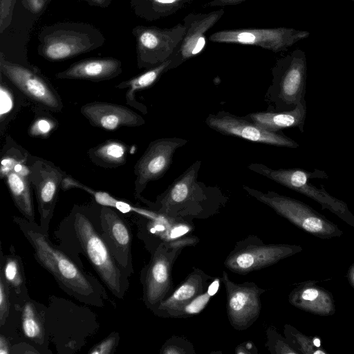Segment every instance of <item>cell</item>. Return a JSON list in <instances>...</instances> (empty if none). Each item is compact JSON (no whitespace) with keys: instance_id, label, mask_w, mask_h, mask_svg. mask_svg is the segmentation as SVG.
Wrapping results in <instances>:
<instances>
[{"instance_id":"obj_1","label":"cell","mask_w":354,"mask_h":354,"mask_svg":"<svg viewBox=\"0 0 354 354\" xmlns=\"http://www.w3.org/2000/svg\"><path fill=\"white\" fill-rule=\"evenodd\" d=\"M201 166V160L194 162L155 202L147 205L158 214L176 221L206 218L217 213L227 198L218 187L198 180Z\"/></svg>"},{"instance_id":"obj_2","label":"cell","mask_w":354,"mask_h":354,"mask_svg":"<svg viewBox=\"0 0 354 354\" xmlns=\"http://www.w3.org/2000/svg\"><path fill=\"white\" fill-rule=\"evenodd\" d=\"M13 221L31 245L36 261L53 276L65 292L82 302L101 306L99 291L92 279L50 241L40 226L17 216H13Z\"/></svg>"},{"instance_id":"obj_3","label":"cell","mask_w":354,"mask_h":354,"mask_svg":"<svg viewBox=\"0 0 354 354\" xmlns=\"http://www.w3.org/2000/svg\"><path fill=\"white\" fill-rule=\"evenodd\" d=\"M73 230L80 248L109 290L123 299L129 287V273L122 268L93 223L83 214L77 212Z\"/></svg>"},{"instance_id":"obj_4","label":"cell","mask_w":354,"mask_h":354,"mask_svg":"<svg viewBox=\"0 0 354 354\" xmlns=\"http://www.w3.org/2000/svg\"><path fill=\"white\" fill-rule=\"evenodd\" d=\"M272 75V83L264 97L267 111L292 110L305 100L307 62L303 50L295 49L277 59Z\"/></svg>"},{"instance_id":"obj_5","label":"cell","mask_w":354,"mask_h":354,"mask_svg":"<svg viewBox=\"0 0 354 354\" xmlns=\"http://www.w3.org/2000/svg\"><path fill=\"white\" fill-rule=\"evenodd\" d=\"M248 168L292 191L301 194L318 203L322 209H327L335 214L347 224L354 227V215L347 204L330 195L322 185L317 187L310 182L311 178H328V174L316 169L309 171L298 168L272 169L263 163H251Z\"/></svg>"},{"instance_id":"obj_6","label":"cell","mask_w":354,"mask_h":354,"mask_svg":"<svg viewBox=\"0 0 354 354\" xmlns=\"http://www.w3.org/2000/svg\"><path fill=\"white\" fill-rule=\"evenodd\" d=\"M104 41L101 32L91 25L59 23L41 32L38 51L48 60L60 61L94 50Z\"/></svg>"},{"instance_id":"obj_7","label":"cell","mask_w":354,"mask_h":354,"mask_svg":"<svg viewBox=\"0 0 354 354\" xmlns=\"http://www.w3.org/2000/svg\"><path fill=\"white\" fill-rule=\"evenodd\" d=\"M243 189L303 231L319 239L340 237L343 232L333 222L308 205L273 191L262 192L247 185Z\"/></svg>"},{"instance_id":"obj_8","label":"cell","mask_w":354,"mask_h":354,"mask_svg":"<svg viewBox=\"0 0 354 354\" xmlns=\"http://www.w3.org/2000/svg\"><path fill=\"white\" fill-rule=\"evenodd\" d=\"M197 237H183L159 243L142 269L143 301L153 313L172 289L171 270L182 250L195 244Z\"/></svg>"},{"instance_id":"obj_9","label":"cell","mask_w":354,"mask_h":354,"mask_svg":"<svg viewBox=\"0 0 354 354\" xmlns=\"http://www.w3.org/2000/svg\"><path fill=\"white\" fill-rule=\"evenodd\" d=\"M301 246L288 243H265L254 235L236 243L224 261V266L232 272L246 274L271 266L301 251Z\"/></svg>"},{"instance_id":"obj_10","label":"cell","mask_w":354,"mask_h":354,"mask_svg":"<svg viewBox=\"0 0 354 354\" xmlns=\"http://www.w3.org/2000/svg\"><path fill=\"white\" fill-rule=\"evenodd\" d=\"M185 32L180 23L171 28L135 27L138 67L149 69L168 59L178 51Z\"/></svg>"},{"instance_id":"obj_11","label":"cell","mask_w":354,"mask_h":354,"mask_svg":"<svg viewBox=\"0 0 354 354\" xmlns=\"http://www.w3.org/2000/svg\"><path fill=\"white\" fill-rule=\"evenodd\" d=\"M309 35L308 31L288 27L246 28L218 30L210 35L208 39L214 43L255 46L279 53Z\"/></svg>"},{"instance_id":"obj_12","label":"cell","mask_w":354,"mask_h":354,"mask_svg":"<svg viewBox=\"0 0 354 354\" xmlns=\"http://www.w3.org/2000/svg\"><path fill=\"white\" fill-rule=\"evenodd\" d=\"M221 281L225 288L227 314L230 325L237 330L248 328L259 317L261 295L266 290L254 282L234 283L225 271L223 272Z\"/></svg>"},{"instance_id":"obj_13","label":"cell","mask_w":354,"mask_h":354,"mask_svg":"<svg viewBox=\"0 0 354 354\" xmlns=\"http://www.w3.org/2000/svg\"><path fill=\"white\" fill-rule=\"evenodd\" d=\"M187 142L184 138L172 137L159 138L150 142L134 167L136 198L145 204L148 203L149 201L142 197L141 193L149 182L158 180L165 175L176 150Z\"/></svg>"},{"instance_id":"obj_14","label":"cell","mask_w":354,"mask_h":354,"mask_svg":"<svg viewBox=\"0 0 354 354\" xmlns=\"http://www.w3.org/2000/svg\"><path fill=\"white\" fill-rule=\"evenodd\" d=\"M205 124L222 134L238 137L253 142L297 148L299 144L281 131L266 130L245 117H239L224 111L209 114Z\"/></svg>"},{"instance_id":"obj_15","label":"cell","mask_w":354,"mask_h":354,"mask_svg":"<svg viewBox=\"0 0 354 354\" xmlns=\"http://www.w3.org/2000/svg\"><path fill=\"white\" fill-rule=\"evenodd\" d=\"M64 177V173L54 164L40 158L35 160L29 167L28 179L36 196L40 216L39 226L48 236L58 191Z\"/></svg>"},{"instance_id":"obj_16","label":"cell","mask_w":354,"mask_h":354,"mask_svg":"<svg viewBox=\"0 0 354 354\" xmlns=\"http://www.w3.org/2000/svg\"><path fill=\"white\" fill-rule=\"evenodd\" d=\"M0 71L10 82L31 100L52 111H60L62 100L48 81L32 70L10 62L1 53Z\"/></svg>"},{"instance_id":"obj_17","label":"cell","mask_w":354,"mask_h":354,"mask_svg":"<svg viewBox=\"0 0 354 354\" xmlns=\"http://www.w3.org/2000/svg\"><path fill=\"white\" fill-rule=\"evenodd\" d=\"M100 234L113 256L129 274L133 273L131 242L132 235L127 223L110 207L100 211Z\"/></svg>"},{"instance_id":"obj_18","label":"cell","mask_w":354,"mask_h":354,"mask_svg":"<svg viewBox=\"0 0 354 354\" xmlns=\"http://www.w3.org/2000/svg\"><path fill=\"white\" fill-rule=\"evenodd\" d=\"M212 279L203 270L194 268L186 279L159 304L154 313L162 317L180 318L183 310L207 291Z\"/></svg>"},{"instance_id":"obj_19","label":"cell","mask_w":354,"mask_h":354,"mask_svg":"<svg viewBox=\"0 0 354 354\" xmlns=\"http://www.w3.org/2000/svg\"><path fill=\"white\" fill-rule=\"evenodd\" d=\"M81 113L93 126L108 131L122 127H138L145 122L141 115L131 109L109 102L87 103L82 106Z\"/></svg>"},{"instance_id":"obj_20","label":"cell","mask_w":354,"mask_h":354,"mask_svg":"<svg viewBox=\"0 0 354 354\" xmlns=\"http://www.w3.org/2000/svg\"><path fill=\"white\" fill-rule=\"evenodd\" d=\"M223 8L207 13H189L183 19L185 32L178 54L182 62L197 56L206 44V33L223 17Z\"/></svg>"},{"instance_id":"obj_21","label":"cell","mask_w":354,"mask_h":354,"mask_svg":"<svg viewBox=\"0 0 354 354\" xmlns=\"http://www.w3.org/2000/svg\"><path fill=\"white\" fill-rule=\"evenodd\" d=\"M288 301L301 310L319 316H331L336 310L333 294L311 280L297 285L290 292Z\"/></svg>"},{"instance_id":"obj_22","label":"cell","mask_w":354,"mask_h":354,"mask_svg":"<svg viewBox=\"0 0 354 354\" xmlns=\"http://www.w3.org/2000/svg\"><path fill=\"white\" fill-rule=\"evenodd\" d=\"M122 73V63L112 58H92L74 63L56 75L57 79L86 80L93 82L112 79Z\"/></svg>"},{"instance_id":"obj_23","label":"cell","mask_w":354,"mask_h":354,"mask_svg":"<svg viewBox=\"0 0 354 354\" xmlns=\"http://www.w3.org/2000/svg\"><path fill=\"white\" fill-rule=\"evenodd\" d=\"M306 110L305 100L299 102L292 110L255 112L249 113L244 117L269 131L278 132L284 128L296 127L303 133L304 131Z\"/></svg>"},{"instance_id":"obj_24","label":"cell","mask_w":354,"mask_h":354,"mask_svg":"<svg viewBox=\"0 0 354 354\" xmlns=\"http://www.w3.org/2000/svg\"><path fill=\"white\" fill-rule=\"evenodd\" d=\"M183 64L178 52L162 63L148 69L145 73L118 84L117 88H128L125 94L127 103L143 113L147 112L146 106L135 99V93L147 88L156 82L167 71L177 68Z\"/></svg>"},{"instance_id":"obj_25","label":"cell","mask_w":354,"mask_h":354,"mask_svg":"<svg viewBox=\"0 0 354 354\" xmlns=\"http://www.w3.org/2000/svg\"><path fill=\"white\" fill-rule=\"evenodd\" d=\"M1 260L0 277L6 284L10 297L14 299L15 307L19 309L28 300L22 260L13 248L11 253L6 256H3L1 252Z\"/></svg>"},{"instance_id":"obj_26","label":"cell","mask_w":354,"mask_h":354,"mask_svg":"<svg viewBox=\"0 0 354 354\" xmlns=\"http://www.w3.org/2000/svg\"><path fill=\"white\" fill-rule=\"evenodd\" d=\"M194 0H131V7L139 17L149 21L169 17Z\"/></svg>"},{"instance_id":"obj_27","label":"cell","mask_w":354,"mask_h":354,"mask_svg":"<svg viewBox=\"0 0 354 354\" xmlns=\"http://www.w3.org/2000/svg\"><path fill=\"white\" fill-rule=\"evenodd\" d=\"M7 184L15 206L23 217L35 221V212L30 189L28 176L15 171H9L6 174Z\"/></svg>"},{"instance_id":"obj_28","label":"cell","mask_w":354,"mask_h":354,"mask_svg":"<svg viewBox=\"0 0 354 354\" xmlns=\"http://www.w3.org/2000/svg\"><path fill=\"white\" fill-rule=\"evenodd\" d=\"M62 187L65 189L71 187H77L84 189V191L92 195L95 201L100 205H102V206L115 208L116 209L124 214L135 212L144 216L148 217L149 218H155L158 216V214L153 211L150 212L133 207L128 203L116 199L115 198L113 197L106 192L93 190L86 187V185L76 181L75 179L69 177L64 178L62 181Z\"/></svg>"},{"instance_id":"obj_29","label":"cell","mask_w":354,"mask_h":354,"mask_svg":"<svg viewBox=\"0 0 354 354\" xmlns=\"http://www.w3.org/2000/svg\"><path fill=\"white\" fill-rule=\"evenodd\" d=\"M88 154L95 164L108 167H118L125 162L127 147L120 142L110 140L91 149Z\"/></svg>"},{"instance_id":"obj_30","label":"cell","mask_w":354,"mask_h":354,"mask_svg":"<svg viewBox=\"0 0 354 354\" xmlns=\"http://www.w3.org/2000/svg\"><path fill=\"white\" fill-rule=\"evenodd\" d=\"M283 334L289 344L299 354H327L322 347L321 339L308 336L290 324H285Z\"/></svg>"},{"instance_id":"obj_31","label":"cell","mask_w":354,"mask_h":354,"mask_svg":"<svg viewBox=\"0 0 354 354\" xmlns=\"http://www.w3.org/2000/svg\"><path fill=\"white\" fill-rule=\"evenodd\" d=\"M21 328L25 336L37 344L45 343L44 328L39 313L30 300H26L21 307Z\"/></svg>"},{"instance_id":"obj_32","label":"cell","mask_w":354,"mask_h":354,"mask_svg":"<svg viewBox=\"0 0 354 354\" xmlns=\"http://www.w3.org/2000/svg\"><path fill=\"white\" fill-rule=\"evenodd\" d=\"M266 346L272 354H299L272 326L266 329Z\"/></svg>"},{"instance_id":"obj_33","label":"cell","mask_w":354,"mask_h":354,"mask_svg":"<svg viewBox=\"0 0 354 354\" xmlns=\"http://www.w3.org/2000/svg\"><path fill=\"white\" fill-rule=\"evenodd\" d=\"M192 344L186 338L173 336L162 345L161 354H195Z\"/></svg>"},{"instance_id":"obj_34","label":"cell","mask_w":354,"mask_h":354,"mask_svg":"<svg viewBox=\"0 0 354 354\" xmlns=\"http://www.w3.org/2000/svg\"><path fill=\"white\" fill-rule=\"evenodd\" d=\"M212 295L207 290L196 297L182 311L180 317H187L199 313L208 304Z\"/></svg>"},{"instance_id":"obj_35","label":"cell","mask_w":354,"mask_h":354,"mask_svg":"<svg viewBox=\"0 0 354 354\" xmlns=\"http://www.w3.org/2000/svg\"><path fill=\"white\" fill-rule=\"evenodd\" d=\"M118 334L112 333L109 337L94 346L89 351L90 354H110L116 347Z\"/></svg>"},{"instance_id":"obj_36","label":"cell","mask_w":354,"mask_h":354,"mask_svg":"<svg viewBox=\"0 0 354 354\" xmlns=\"http://www.w3.org/2000/svg\"><path fill=\"white\" fill-rule=\"evenodd\" d=\"M10 295L3 279L0 277V325L3 326L9 315Z\"/></svg>"},{"instance_id":"obj_37","label":"cell","mask_w":354,"mask_h":354,"mask_svg":"<svg viewBox=\"0 0 354 354\" xmlns=\"http://www.w3.org/2000/svg\"><path fill=\"white\" fill-rule=\"evenodd\" d=\"M15 0H0V32L8 26Z\"/></svg>"},{"instance_id":"obj_38","label":"cell","mask_w":354,"mask_h":354,"mask_svg":"<svg viewBox=\"0 0 354 354\" xmlns=\"http://www.w3.org/2000/svg\"><path fill=\"white\" fill-rule=\"evenodd\" d=\"M13 106L12 96L8 89L3 84H1V119L8 114Z\"/></svg>"},{"instance_id":"obj_39","label":"cell","mask_w":354,"mask_h":354,"mask_svg":"<svg viewBox=\"0 0 354 354\" xmlns=\"http://www.w3.org/2000/svg\"><path fill=\"white\" fill-rule=\"evenodd\" d=\"M49 0H24L26 8L32 13L38 14L42 12Z\"/></svg>"},{"instance_id":"obj_40","label":"cell","mask_w":354,"mask_h":354,"mask_svg":"<svg viewBox=\"0 0 354 354\" xmlns=\"http://www.w3.org/2000/svg\"><path fill=\"white\" fill-rule=\"evenodd\" d=\"M235 353L236 354H257L258 350L252 342L247 341L239 344L236 347Z\"/></svg>"},{"instance_id":"obj_41","label":"cell","mask_w":354,"mask_h":354,"mask_svg":"<svg viewBox=\"0 0 354 354\" xmlns=\"http://www.w3.org/2000/svg\"><path fill=\"white\" fill-rule=\"evenodd\" d=\"M247 0H212L203 5V8L207 7H225L230 6H236Z\"/></svg>"},{"instance_id":"obj_42","label":"cell","mask_w":354,"mask_h":354,"mask_svg":"<svg viewBox=\"0 0 354 354\" xmlns=\"http://www.w3.org/2000/svg\"><path fill=\"white\" fill-rule=\"evenodd\" d=\"M50 124L45 120H38L33 127V132L37 134L44 135L50 130L51 127Z\"/></svg>"},{"instance_id":"obj_43","label":"cell","mask_w":354,"mask_h":354,"mask_svg":"<svg viewBox=\"0 0 354 354\" xmlns=\"http://www.w3.org/2000/svg\"><path fill=\"white\" fill-rule=\"evenodd\" d=\"M11 350L9 343L3 335H0V354H9Z\"/></svg>"},{"instance_id":"obj_44","label":"cell","mask_w":354,"mask_h":354,"mask_svg":"<svg viewBox=\"0 0 354 354\" xmlns=\"http://www.w3.org/2000/svg\"><path fill=\"white\" fill-rule=\"evenodd\" d=\"M346 278L350 286L354 289V263L348 268Z\"/></svg>"},{"instance_id":"obj_45","label":"cell","mask_w":354,"mask_h":354,"mask_svg":"<svg viewBox=\"0 0 354 354\" xmlns=\"http://www.w3.org/2000/svg\"><path fill=\"white\" fill-rule=\"evenodd\" d=\"M88 1H90L94 5H96L97 6H102V7L109 6L111 3V0H88Z\"/></svg>"},{"instance_id":"obj_46","label":"cell","mask_w":354,"mask_h":354,"mask_svg":"<svg viewBox=\"0 0 354 354\" xmlns=\"http://www.w3.org/2000/svg\"><path fill=\"white\" fill-rule=\"evenodd\" d=\"M348 1H353V2H354V0H348Z\"/></svg>"}]
</instances>
